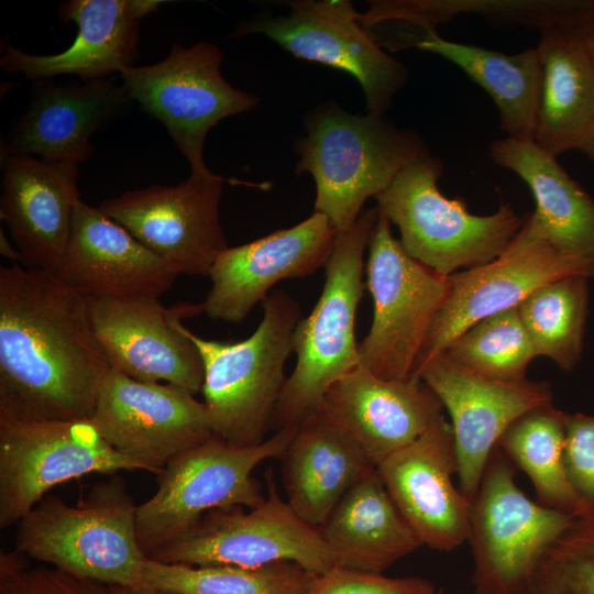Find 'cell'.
I'll use <instances>...</instances> for the list:
<instances>
[{
    "instance_id": "obj_19",
    "label": "cell",
    "mask_w": 594,
    "mask_h": 594,
    "mask_svg": "<svg viewBox=\"0 0 594 594\" xmlns=\"http://www.w3.org/2000/svg\"><path fill=\"white\" fill-rule=\"evenodd\" d=\"M337 238L329 219L314 211L292 228L227 248L209 272L211 288L202 301L204 314L213 320L242 322L276 283L326 266Z\"/></svg>"
},
{
    "instance_id": "obj_30",
    "label": "cell",
    "mask_w": 594,
    "mask_h": 594,
    "mask_svg": "<svg viewBox=\"0 0 594 594\" xmlns=\"http://www.w3.org/2000/svg\"><path fill=\"white\" fill-rule=\"evenodd\" d=\"M414 47L449 61L484 89L506 138L534 142L542 73L537 47L505 54L449 41L438 32L421 36Z\"/></svg>"
},
{
    "instance_id": "obj_17",
    "label": "cell",
    "mask_w": 594,
    "mask_h": 594,
    "mask_svg": "<svg viewBox=\"0 0 594 594\" xmlns=\"http://www.w3.org/2000/svg\"><path fill=\"white\" fill-rule=\"evenodd\" d=\"M86 299L94 333L112 369L140 382L201 392V355L183 320L204 314L202 302L165 307L155 298Z\"/></svg>"
},
{
    "instance_id": "obj_39",
    "label": "cell",
    "mask_w": 594,
    "mask_h": 594,
    "mask_svg": "<svg viewBox=\"0 0 594 594\" xmlns=\"http://www.w3.org/2000/svg\"><path fill=\"white\" fill-rule=\"evenodd\" d=\"M435 584L424 578H388L382 573L334 566L317 574L305 594H435Z\"/></svg>"
},
{
    "instance_id": "obj_8",
    "label": "cell",
    "mask_w": 594,
    "mask_h": 594,
    "mask_svg": "<svg viewBox=\"0 0 594 594\" xmlns=\"http://www.w3.org/2000/svg\"><path fill=\"white\" fill-rule=\"evenodd\" d=\"M366 275L374 311L359 344L360 364L382 378H410L449 294V276L408 255L381 212L369 242Z\"/></svg>"
},
{
    "instance_id": "obj_4",
    "label": "cell",
    "mask_w": 594,
    "mask_h": 594,
    "mask_svg": "<svg viewBox=\"0 0 594 594\" xmlns=\"http://www.w3.org/2000/svg\"><path fill=\"white\" fill-rule=\"evenodd\" d=\"M262 305L257 328L238 342L204 339L185 327L201 355V393L213 435L238 447L266 440L300 321L299 305L283 290L273 292Z\"/></svg>"
},
{
    "instance_id": "obj_43",
    "label": "cell",
    "mask_w": 594,
    "mask_h": 594,
    "mask_svg": "<svg viewBox=\"0 0 594 594\" xmlns=\"http://www.w3.org/2000/svg\"><path fill=\"white\" fill-rule=\"evenodd\" d=\"M129 593L130 594H174V593L152 591V590H143V588H140V590H130L129 588Z\"/></svg>"
},
{
    "instance_id": "obj_9",
    "label": "cell",
    "mask_w": 594,
    "mask_h": 594,
    "mask_svg": "<svg viewBox=\"0 0 594 594\" xmlns=\"http://www.w3.org/2000/svg\"><path fill=\"white\" fill-rule=\"evenodd\" d=\"M498 446L472 501V594H522L538 561L574 517L528 498Z\"/></svg>"
},
{
    "instance_id": "obj_14",
    "label": "cell",
    "mask_w": 594,
    "mask_h": 594,
    "mask_svg": "<svg viewBox=\"0 0 594 594\" xmlns=\"http://www.w3.org/2000/svg\"><path fill=\"white\" fill-rule=\"evenodd\" d=\"M228 179L190 173L176 186L151 185L101 201L98 209L127 229L177 274L208 276L228 246L219 205Z\"/></svg>"
},
{
    "instance_id": "obj_2",
    "label": "cell",
    "mask_w": 594,
    "mask_h": 594,
    "mask_svg": "<svg viewBox=\"0 0 594 594\" xmlns=\"http://www.w3.org/2000/svg\"><path fill=\"white\" fill-rule=\"evenodd\" d=\"M305 128L307 135L296 146L300 158L295 173L312 176L315 212L324 215L338 233L356 222L370 197L429 153L415 131L397 128L384 116L349 113L333 102L310 111Z\"/></svg>"
},
{
    "instance_id": "obj_23",
    "label": "cell",
    "mask_w": 594,
    "mask_h": 594,
    "mask_svg": "<svg viewBox=\"0 0 594 594\" xmlns=\"http://www.w3.org/2000/svg\"><path fill=\"white\" fill-rule=\"evenodd\" d=\"M0 218L26 267L54 271L79 197V165L1 153Z\"/></svg>"
},
{
    "instance_id": "obj_21",
    "label": "cell",
    "mask_w": 594,
    "mask_h": 594,
    "mask_svg": "<svg viewBox=\"0 0 594 594\" xmlns=\"http://www.w3.org/2000/svg\"><path fill=\"white\" fill-rule=\"evenodd\" d=\"M443 409L420 380L382 378L360 364L331 385L318 411L351 438L376 468L418 439L443 416Z\"/></svg>"
},
{
    "instance_id": "obj_16",
    "label": "cell",
    "mask_w": 594,
    "mask_h": 594,
    "mask_svg": "<svg viewBox=\"0 0 594 594\" xmlns=\"http://www.w3.org/2000/svg\"><path fill=\"white\" fill-rule=\"evenodd\" d=\"M90 420L113 449L154 474L215 436L204 402L193 393L169 383L140 382L112 367Z\"/></svg>"
},
{
    "instance_id": "obj_27",
    "label": "cell",
    "mask_w": 594,
    "mask_h": 594,
    "mask_svg": "<svg viewBox=\"0 0 594 594\" xmlns=\"http://www.w3.org/2000/svg\"><path fill=\"white\" fill-rule=\"evenodd\" d=\"M334 566L382 573L422 542L376 469L356 482L319 527Z\"/></svg>"
},
{
    "instance_id": "obj_24",
    "label": "cell",
    "mask_w": 594,
    "mask_h": 594,
    "mask_svg": "<svg viewBox=\"0 0 594 594\" xmlns=\"http://www.w3.org/2000/svg\"><path fill=\"white\" fill-rule=\"evenodd\" d=\"M131 101L114 77L63 85L52 78L34 80L30 107L14 123L1 153L79 165L94 153L92 134Z\"/></svg>"
},
{
    "instance_id": "obj_32",
    "label": "cell",
    "mask_w": 594,
    "mask_h": 594,
    "mask_svg": "<svg viewBox=\"0 0 594 594\" xmlns=\"http://www.w3.org/2000/svg\"><path fill=\"white\" fill-rule=\"evenodd\" d=\"M565 414L552 404L530 409L506 428L497 446L529 476L537 503L576 517L582 507L562 460Z\"/></svg>"
},
{
    "instance_id": "obj_29",
    "label": "cell",
    "mask_w": 594,
    "mask_h": 594,
    "mask_svg": "<svg viewBox=\"0 0 594 594\" xmlns=\"http://www.w3.org/2000/svg\"><path fill=\"white\" fill-rule=\"evenodd\" d=\"M491 158L529 187L532 216L560 250L594 264V199L570 177L557 157L532 141L503 138L490 146Z\"/></svg>"
},
{
    "instance_id": "obj_38",
    "label": "cell",
    "mask_w": 594,
    "mask_h": 594,
    "mask_svg": "<svg viewBox=\"0 0 594 594\" xmlns=\"http://www.w3.org/2000/svg\"><path fill=\"white\" fill-rule=\"evenodd\" d=\"M562 460L581 515L594 510V416L565 414Z\"/></svg>"
},
{
    "instance_id": "obj_35",
    "label": "cell",
    "mask_w": 594,
    "mask_h": 594,
    "mask_svg": "<svg viewBox=\"0 0 594 594\" xmlns=\"http://www.w3.org/2000/svg\"><path fill=\"white\" fill-rule=\"evenodd\" d=\"M442 354L470 371L504 382L527 380L528 365L536 358L517 306L480 320Z\"/></svg>"
},
{
    "instance_id": "obj_15",
    "label": "cell",
    "mask_w": 594,
    "mask_h": 594,
    "mask_svg": "<svg viewBox=\"0 0 594 594\" xmlns=\"http://www.w3.org/2000/svg\"><path fill=\"white\" fill-rule=\"evenodd\" d=\"M287 15L241 23L233 36L260 33L297 58L353 76L362 86L367 112L384 116L405 86L408 72L360 23L348 0H300Z\"/></svg>"
},
{
    "instance_id": "obj_18",
    "label": "cell",
    "mask_w": 594,
    "mask_h": 594,
    "mask_svg": "<svg viewBox=\"0 0 594 594\" xmlns=\"http://www.w3.org/2000/svg\"><path fill=\"white\" fill-rule=\"evenodd\" d=\"M440 399L451 418L460 491L473 501L488 461L506 428L526 411L552 404L544 382H504L437 355L414 372Z\"/></svg>"
},
{
    "instance_id": "obj_37",
    "label": "cell",
    "mask_w": 594,
    "mask_h": 594,
    "mask_svg": "<svg viewBox=\"0 0 594 594\" xmlns=\"http://www.w3.org/2000/svg\"><path fill=\"white\" fill-rule=\"evenodd\" d=\"M25 554L1 552L0 594H130L129 588L79 578L53 566L28 568Z\"/></svg>"
},
{
    "instance_id": "obj_12",
    "label": "cell",
    "mask_w": 594,
    "mask_h": 594,
    "mask_svg": "<svg viewBox=\"0 0 594 594\" xmlns=\"http://www.w3.org/2000/svg\"><path fill=\"white\" fill-rule=\"evenodd\" d=\"M566 276L593 278L594 264L556 246L530 213L501 255L449 276V294L431 324L415 370L442 354L480 320L518 306L541 285Z\"/></svg>"
},
{
    "instance_id": "obj_10",
    "label": "cell",
    "mask_w": 594,
    "mask_h": 594,
    "mask_svg": "<svg viewBox=\"0 0 594 594\" xmlns=\"http://www.w3.org/2000/svg\"><path fill=\"white\" fill-rule=\"evenodd\" d=\"M267 495L249 510L234 506L208 512L184 536L148 559L193 566L254 568L292 561L314 574L334 568L319 528L304 521L282 499L273 470L265 472Z\"/></svg>"
},
{
    "instance_id": "obj_6",
    "label": "cell",
    "mask_w": 594,
    "mask_h": 594,
    "mask_svg": "<svg viewBox=\"0 0 594 594\" xmlns=\"http://www.w3.org/2000/svg\"><path fill=\"white\" fill-rule=\"evenodd\" d=\"M441 161L427 153L403 168L378 196L377 209L400 232V244L416 261L450 276L496 258L524 220L506 204L487 216L473 215L460 197L439 187Z\"/></svg>"
},
{
    "instance_id": "obj_40",
    "label": "cell",
    "mask_w": 594,
    "mask_h": 594,
    "mask_svg": "<svg viewBox=\"0 0 594 594\" xmlns=\"http://www.w3.org/2000/svg\"><path fill=\"white\" fill-rule=\"evenodd\" d=\"M576 30L594 66V14L586 19Z\"/></svg>"
},
{
    "instance_id": "obj_31",
    "label": "cell",
    "mask_w": 594,
    "mask_h": 594,
    "mask_svg": "<svg viewBox=\"0 0 594 594\" xmlns=\"http://www.w3.org/2000/svg\"><path fill=\"white\" fill-rule=\"evenodd\" d=\"M384 19L419 38L460 15H477L497 26L578 29L594 14V0H389Z\"/></svg>"
},
{
    "instance_id": "obj_26",
    "label": "cell",
    "mask_w": 594,
    "mask_h": 594,
    "mask_svg": "<svg viewBox=\"0 0 594 594\" xmlns=\"http://www.w3.org/2000/svg\"><path fill=\"white\" fill-rule=\"evenodd\" d=\"M280 459L287 503L317 528L344 494L376 469L362 449L319 411L298 425Z\"/></svg>"
},
{
    "instance_id": "obj_36",
    "label": "cell",
    "mask_w": 594,
    "mask_h": 594,
    "mask_svg": "<svg viewBox=\"0 0 594 594\" xmlns=\"http://www.w3.org/2000/svg\"><path fill=\"white\" fill-rule=\"evenodd\" d=\"M522 594H594V510L574 517L549 546Z\"/></svg>"
},
{
    "instance_id": "obj_33",
    "label": "cell",
    "mask_w": 594,
    "mask_h": 594,
    "mask_svg": "<svg viewBox=\"0 0 594 594\" xmlns=\"http://www.w3.org/2000/svg\"><path fill=\"white\" fill-rule=\"evenodd\" d=\"M316 575L292 561L244 568L147 559L142 588L174 594H305Z\"/></svg>"
},
{
    "instance_id": "obj_1",
    "label": "cell",
    "mask_w": 594,
    "mask_h": 594,
    "mask_svg": "<svg viewBox=\"0 0 594 594\" xmlns=\"http://www.w3.org/2000/svg\"><path fill=\"white\" fill-rule=\"evenodd\" d=\"M110 369L84 296L48 270L0 267V421L90 420Z\"/></svg>"
},
{
    "instance_id": "obj_25",
    "label": "cell",
    "mask_w": 594,
    "mask_h": 594,
    "mask_svg": "<svg viewBox=\"0 0 594 594\" xmlns=\"http://www.w3.org/2000/svg\"><path fill=\"white\" fill-rule=\"evenodd\" d=\"M161 0H70L59 6L62 21H73L78 33L73 44L54 55H34L4 45L0 66L37 80L76 75L85 81L105 79L139 57L140 21L156 11Z\"/></svg>"
},
{
    "instance_id": "obj_3",
    "label": "cell",
    "mask_w": 594,
    "mask_h": 594,
    "mask_svg": "<svg viewBox=\"0 0 594 594\" xmlns=\"http://www.w3.org/2000/svg\"><path fill=\"white\" fill-rule=\"evenodd\" d=\"M136 506L114 474L76 505L46 495L18 522L16 549L79 578L140 590L148 558L136 538Z\"/></svg>"
},
{
    "instance_id": "obj_22",
    "label": "cell",
    "mask_w": 594,
    "mask_h": 594,
    "mask_svg": "<svg viewBox=\"0 0 594 594\" xmlns=\"http://www.w3.org/2000/svg\"><path fill=\"white\" fill-rule=\"evenodd\" d=\"M53 272L85 298H155L177 272L127 229L80 200L65 251Z\"/></svg>"
},
{
    "instance_id": "obj_11",
    "label": "cell",
    "mask_w": 594,
    "mask_h": 594,
    "mask_svg": "<svg viewBox=\"0 0 594 594\" xmlns=\"http://www.w3.org/2000/svg\"><path fill=\"white\" fill-rule=\"evenodd\" d=\"M221 51L208 42L174 44L160 63L120 72L130 99L166 128L191 173L210 169L204 162L209 131L221 120L250 111L258 99L232 87L221 75Z\"/></svg>"
},
{
    "instance_id": "obj_5",
    "label": "cell",
    "mask_w": 594,
    "mask_h": 594,
    "mask_svg": "<svg viewBox=\"0 0 594 594\" xmlns=\"http://www.w3.org/2000/svg\"><path fill=\"white\" fill-rule=\"evenodd\" d=\"M378 215L377 208L363 211L349 230L338 233L322 293L293 333L297 363L272 418L276 431L315 415L331 385L360 365L354 323L363 294L364 251Z\"/></svg>"
},
{
    "instance_id": "obj_41",
    "label": "cell",
    "mask_w": 594,
    "mask_h": 594,
    "mask_svg": "<svg viewBox=\"0 0 594 594\" xmlns=\"http://www.w3.org/2000/svg\"><path fill=\"white\" fill-rule=\"evenodd\" d=\"M0 252L4 257L11 260L14 263L21 262V254L18 249H14L13 245L4 237L3 232H0Z\"/></svg>"
},
{
    "instance_id": "obj_28",
    "label": "cell",
    "mask_w": 594,
    "mask_h": 594,
    "mask_svg": "<svg viewBox=\"0 0 594 594\" xmlns=\"http://www.w3.org/2000/svg\"><path fill=\"white\" fill-rule=\"evenodd\" d=\"M539 33L542 73L534 142L558 157L578 150L594 127V66L576 29Z\"/></svg>"
},
{
    "instance_id": "obj_34",
    "label": "cell",
    "mask_w": 594,
    "mask_h": 594,
    "mask_svg": "<svg viewBox=\"0 0 594 594\" xmlns=\"http://www.w3.org/2000/svg\"><path fill=\"white\" fill-rule=\"evenodd\" d=\"M588 278L566 276L546 283L517 306L536 356L572 371L580 362L588 307Z\"/></svg>"
},
{
    "instance_id": "obj_7",
    "label": "cell",
    "mask_w": 594,
    "mask_h": 594,
    "mask_svg": "<svg viewBox=\"0 0 594 594\" xmlns=\"http://www.w3.org/2000/svg\"><path fill=\"white\" fill-rule=\"evenodd\" d=\"M297 429L283 427L252 447L212 436L170 460L157 474L155 494L136 506V538L145 556L184 536L210 510L264 502L252 473L262 461L280 458Z\"/></svg>"
},
{
    "instance_id": "obj_20",
    "label": "cell",
    "mask_w": 594,
    "mask_h": 594,
    "mask_svg": "<svg viewBox=\"0 0 594 594\" xmlns=\"http://www.w3.org/2000/svg\"><path fill=\"white\" fill-rule=\"evenodd\" d=\"M376 470L422 544L451 551L468 540L472 502L453 485L454 437L443 416Z\"/></svg>"
},
{
    "instance_id": "obj_42",
    "label": "cell",
    "mask_w": 594,
    "mask_h": 594,
    "mask_svg": "<svg viewBox=\"0 0 594 594\" xmlns=\"http://www.w3.org/2000/svg\"><path fill=\"white\" fill-rule=\"evenodd\" d=\"M578 151H580L594 164V127L581 142Z\"/></svg>"
},
{
    "instance_id": "obj_13",
    "label": "cell",
    "mask_w": 594,
    "mask_h": 594,
    "mask_svg": "<svg viewBox=\"0 0 594 594\" xmlns=\"http://www.w3.org/2000/svg\"><path fill=\"white\" fill-rule=\"evenodd\" d=\"M145 471L91 420L0 421V528L18 524L54 486L90 473Z\"/></svg>"
}]
</instances>
